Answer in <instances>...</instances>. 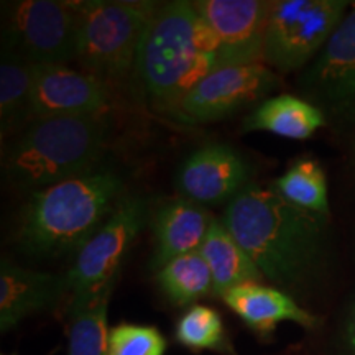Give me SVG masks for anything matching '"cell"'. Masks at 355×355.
Returning <instances> with one entry per match:
<instances>
[{
  "label": "cell",
  "instance_id": "cell-1",
  "mask_svg": "<svg viewBox=\"0 0 355 355\" xmlns=\"http://www.w3.org/2000/svg\"><path fill=\"white\" fill-rule=\"evenodd\" d=\"M222 222L266 279L300 290L322 272L329 252L326 216L293 206L273 188L248 184Z\"/></svg>",
  "mask_w": 355,
  "mask_h": 355
},
{
  "label": "cell",
  "instance_id": "cell-2",
  "mask_svg": "<svg viewBox=\"0 0 355 355\" xmlns=\"http://www.w3.org/2000/svg\"><path fill=\"white\" fill-rule=\"evenodd\" d=\"M123 198L122 178L102 166L33 191L20 212L17 247L33 259L78 254Z\"/></svg>",
  "mask_w": 355,
  "mask_h": 355
},
{
  "label": "cell",
  "instance_id": "cell-3",
  "mask_svg": "<svg viewBox=\"0 0 355 355\" xmlns=\"http://www.w3.org/2000/svg\"><path fill=\"white\" fill-rule=\"evenodd\" d=\"M217 66L216 37L194 3H158L133 76L150 107L175 117L184 96Z\"/></svg>",
  "mask_w": 355,
  "mask_h": 355
},
{
  "label": "cell",
  "instance_id": "cell-4",
  "mask_svg": "<svg viewBox=\"0 0 355 355\" xmlns=\"http://www.w3.org/2000/svg\"><path fill=\"white\" fill-rule=\"evenodd\" d=\"M107 130V114L37 119L7 148L3 171L33 191L83 176L97 168Z\"/></svg>",
  "mask_w": 355,
  "mask_h": 355
},
{
  "label": "cell",
  "instance_id": "cell-5",
  "mask_svg": "<svg viewBox=\"0 0 355 355\" xmlns=\"http://www.w3.org/2000/svg\"><path fill=\"white\" fill-rule=\"evenodd\" d=\"M158 3L86 0L76 63L110 91H123L135 76L145 33Z\"/></svg>",
  "mask_w": 355,
  "mask_h": 355
},
{
  "label": "cell",
  "instance_id": "cell-6",
  "mask_svg": "<svg viewBox=\"0 0 355 355\" xmlns=\"http://www.w3.org/2000/svg\"><path fill=\"white\" fill-rule=\"evenodd\" d=\"M345 0H275L268 2L263 64L291 73L308 64L344 20Z\"/></svg>",
  "mask_w": 355,
  "mask_h": 355
},
{
  "label": "cell",
  "instance_id": "cell-7",
  "mask_svg": "<svg viewBox=\"0 0 355 355\" xmlns=\"http://www.w3.org/2000/svg\"><path fill=\"white\" fill-rule=\"evenodd\" d=\"M3 10L2 46L33 64H69L78 60L79 2L21 0Z\"/></svg>",
  "mask_w": 355,
  "mask_h": 355
},
{
  "label": "cell",
  "instance_id": "cell-8",
  "mask_svg": "<svg viewBox=\"0 0 355 355\" xmlns=\"http://www.w3.org/2000/svg\"><path fill=\"white\" fill-rule=\"evenodd\" d=\"M150 217V201L140 196H125L115 207L94 237L76 254L68 273L69 313L81 308L115 285L119 268L128 248Z\"/></svg>",
  "mask_w": 355,
  "mask_h": 355
},
{
  "label": "cell",
  "instance_id": "cell-9",
  "mask_svg": "<svg viewBox=\"0 0 355 355\" xmlns=\"http://www.w3.org/2000/svg\"><path fill=\"white\" fill-rule=\"evenodd\" d=\"M279 79L263 63L217 66L178 105L175 119L183 123H211L255 104L278 87Z\"/></svg>",
  "mask_w": 355,
  "mask_h": 355
},
{
  "label": "cell",
  "instance_id": "cell-10",
  "mask_svg": "<svg viewBox=\"0 0 355 355\" xmlns=\"http://www.w3.org/2000/svg\"><path fill=\"white\" fill-rule=\"evenodd\" d=\"M300 84L308 101L326 117L355 119V2Z\"/></svg>",
  "mask_w": 355,
  "mask_h": 355
},
{
  "label": "cell",
  "instance_id": "cell-11",
  "mask_svg": "<svg viewBox=\"0 0 355 355\" xmlns=\"http://www.w3.org/2000/svg\"><path fill=\"white\" fill-rule=\"evenodd\" d=\"M193 3L214 33L219 66L263 63L268 2L198 0Z\"/></svg>",
  "mask_w": 355,
  "mask_h": 355
},
{
  "label": "cell",
  "instance_id": "cell-12",
  "mask_svg": "<svg viewBox=\"0 0 355 355\" xmlns=\"http://www.w3.org/2000/svg\"><path fill=\"white\" fill-rule=\"evenodd\" d=\"M112 94L101 79L86 71L68 64H33V121L58 115L107 114Z\"/></svg>",
  "mask_w": 355,
  "mask_h": 355
},
{
  "label": "cell",
  "instance_id": "cell-13",
  "mask_svg": "<svg viewBox=\"0 0 355 355\" xmlns=\"http://www.w3.org/2000/svg\"><path fill=\"white\" fill-rule=\"evenodd\" d=\"M250 168L237 150L211 144L196 150L178 171L180 196L204 207L234 201L248 184Z\"/></svg>",
  "mask_w": 355,
  "mask_h": 355
},
{
  "label": "cell",
  "instance_id": "cell-14",
  "mask_svg": "<svg viewBox=\"0 0 355 355\" xmlns=\"http://www.w3.org/2000/svg\"><path fill=\"white\" fill-rule=\"evenodd\" d=\"M69 295L68 273H43L0 261V331L7 332L32 314L50 311Z\"/></svg>",
  "mask_w": 355,
  "mask_h": 355
},
{
  "label": "cell",
  "instance_id": "cell-15",
  "mask_svg": "<svg viewBox=\"0 0 355 355\" xmlns=\"http://www.w3.org/2000/svg\"><path fill=\"white\" fill-rule=\"evenodd\" d=\"M214 220L207 207L175 198L157 207L152 217L155 250L152 270L158 272L176 257L198 252Z\"/></svg>",
  "mask_w": 355,
  "mask_h": 355
},
{
  "label": "cell",
  "instance_id": "cell-16",
  "mask_svg": "<svg viewBox=\"0 0 355 355\" xmlns=\"http://www.w3.org/2000/svg\"><path fill=\"white\" fill-rule=\"evenodd\" d=\"M224 303L261 336H268L283 321L313 327L316 319L304 311L286 291L261 283H243L222 296Z\"/></svg>",
  "mask_w": 355,
  "mask_h": 355
},
{
  "label": "cell",
  "instance_id": "cell-17",
  "mask_svg": "<svg viewBox=\"0 0 355 355\" xmlns=\"http://www.w3.org/2000/svg\"><path fill=\"white\" fill-rule=\"evenodd\" d=\"M199 252L211 270L214 293L220 298L235 286L243 283H261L265 279L259 266L235 241L222 219L214 217Z\"/></svg>",
  "mask_w": 355,
  "mask_h": 355
},
{
  "label": "cell",
  "instance_id": "cell-18",
  "mask_svg": "<svg viewBox=\"0 0 355 355\" xmlns=\"http://www.w3.org/2000/svg\"><path fill=\"white\" fill-rule=\"evenodd\" d=\"M326 125V115L309 101L291 94L265 99L243 121V132H270L283 139L306 140Z\"/></svg>",
  "mask_w": 355,
  "mask_h": 355
},
{
  "label": "cell",
  "instance_id": "cell-19",
  "mask_svg": "<svg viewBox=\"0 0 355 355\" xmlns=\"http://www.w3.org/2000/svg\"><path fill=\"white\" fill-rule=\"evenodd\" d=\"M33 63L2 46L0 58V132L2 140L32 123Z\"/></svg>",
  "mask_w": 355,
  "mask_h": 355
},
{
  "label": "cell",
  "instance_id": "cell-20",
  "mask_svg": "<svg viewBox=\"0 0 355 355\" xmlns=\"http://www.w3.org/2000/svg\"><path fill=\"white\" fill-rule=\"evenodd\" d=\"M163 295L176 306H188L214 293L212 275L201 252L176 257L157 272Z\"/></svg>",
  "mask_w": 355,
  "mask_h": 355
},
{
  "label": "cell",
  "instance_id": "cell-21",
  "mask_svg": "<svg viewBox=\"0 0 355 355\" xmlns=\"http://www.w3.org/2000/svg\"><path fill=\"white\" fill-rule=\"evenodd\" d=\"M272 188L293 206L319 216L329 214L326 175L316 159L301 158L295 162Z\"/></svg>",
  "mask_w": 355,
  "mask_h": 355
},
{
  "label": "cell",
  "instance_id": "cell-22",
  "mask_svg": "<svg viewBox=\"0 0 355 355\" xmlns=\"http://www.w3.org/2000/svg\"><path fill=\"white\" fill-rule=\"evenodd\" d=\"M114 285L97 298L71 311L68 355H109L107 311Z\"/></svg>",
  "mask_w": 355,
  "mask_h": 355
},
{
  "label": "cell",
  "instance_id": "cell-23",
  "mask_svg": "<svg viewBox=\"0 0 355 355\" xmlns=\"http://www.w3.org/2000/svg\"><path fill=\"white\" fill-rule=\"evenodd\" d=\"M176 340L191 350H212V352L232 354L220 314L209 306L193 304L180 318L175 331Z\"/></svg>",
  "mask_w": 355,
  "mask_h": 355
},
{
  "label": "cell",
  "instance_id": "cell-24",
  "mask_svg": "<svg viewBox=\"0 0 355 355\" xmlns=\"http://www.w3.org/2000/svg\"><path fill=\"white\" fill-rule=\"evenodd\" d=\"M166 339L157 327L122 322L110 327L109 355H165Z\"/></svg>",
  "mask_w": 355,
  "mask_h": 355
},
{
  "label": "cell",
  "instance_id": "cell-25",
  "mask_svg": "<svg viewBox=\"0 0 355 355\" xmlns=\"http://www.w3.org/2000/svg\"><path fill=\"white\" fill-rule=\"evenodd\" d=\"M345 339H347L350 352L355 355V306L352 308V313H350L347 329H345Z\"/></svg>",
  "mask_w": 355,
  "mask_h": 355
},
{
  "label": "cell",
  "instance_id": "cell-26",
  "mask_svg": "<svg viewBox=\"0 0 355 355\" xmlns=\"http://www.w3.org/2000/svg\"><path fill=\"white\" fill-rule=\"evenodd\" d=\"M3 355H6V354H3Z\"/></svg>",
  "mask_w": 355,
  "mask_h": 355
}]
</instances>
